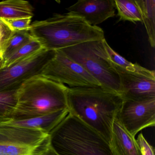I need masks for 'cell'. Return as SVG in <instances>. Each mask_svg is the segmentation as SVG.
<instances>
[{"label": "cell", "instance_id": "obj_4", "mask_svg": "<svg viewBox=\"0 0 155 155\" xmlns=\"http://www.w3.org/2000/svg\"><path fill=\"white\" fill-rule=\"evenodd\" d=\"M49 142L58 155H114L108 141L69 112L50 133Z\"/></svg>", "mask_w": 155, "mask_h": 155}, {"label": "cell", "instance_id": "obj_17", "mask_svg": "<svg viewBox=\"0 0 155 155\" xmlns=\"http://www.w3.org/2000/svg\"><path fill=\"white\" fill-rule=\"evenodd\" d=\"M43 48L40 42L32 38L18 49L3 58V68H8L18 61L28 58Z\"/></svg>", "mask_w": 155, "mask_h": 155}, {"label": "cell", "instance_id": "obj_24", "mask_svg": "<svg viewBox=\"0 0 155 155\" xmlns=\"http://www.w3.org/2000/svg\"><path fill=\"white\" fill-rule=\"evenodd\" d=\"M39 155H58L55 151L51 148L50 146H48L46 149L44 150Z\"/></svg>", "mask_w": 155, "mask_h": 155}, {"label": "cell", "instance_id": "obj_11", "mask_svg": "<svg viewBox=\"0 0 155 155\" xmlns=\"http://www.w3.org/2000/svg\"><path fill=\"white\" fill-rule=\"evenodd\" d=\"M114 0H79L67 8L69 13L82 18L92 26H97L115 16Z\"/></svg>", "mask_w": 155, "mask_h": 155}, {"label": "cell", "instance_id": "obj_5", "mask_svg": "<svg viewBox=\"0 0 155 155\" xmlns=\"http://www.w3.org/2000/svg\"><path fill=\"white\" fill-rule=\"evenodd\" d=\"M58 50L80 65L102 87L121 96L119 76L106 52L103 39L87 41Z\"/></svg>", "mask_w": 155, "mask_h": 155}, {"label": "cell", "instance_id": "obj_14", "mask_svg": "<svg viewBox=\"0 0 155 155\" xmlns=\"http://www.w3.org/2000/svg\"><path fill=\"white\" fill-rule=\"evenodd\" d=\"M34 8L30 2L23 0H7L0 2V18H31Z\"/></svg>", "mask_w": 155, "mask_h": 155}, {"label": "cell", "instance_id": "obj_20", "mask_svg": "<svg viewBox=\"0 0 155 155\" xmlns=\"http://www.w3.org/2000/svg\"><path fill=\"white\" fill-rule=\"evenodd\" d=\"M33 38L29 31H15L12 32L7 42L3 52V59L14 52L19 48Z\"/></svg>", "mask_w": 155, "mask_h": 155}, {"label": "cell", "instance_id": "obj_22", "mask_svg": "<svg viewBox=\"0 0 155 155\" xmlns=\"http://www.w3.org/2000/svg\"><path fill=\"white\" fill-rule=\"evenodd\" d=\"M140 155H155L154 149L146 140L142 133H140L136 139Z\"/></svg>", "mask_w": 155, "mask_h": 155}, {"label": "cell", "instance_id": "obj_8", "mask_svg": "<svg viewBox=\"0 0 155 155\" xmlns=\"http://www.w3.org/2000/svg\"><path fill=\"white\" fill-rule=\"evenodd\" d=\"M55 51L42 49L0 69V92L16 90L26 81L40 75L42 69L54 54Z\"/></svg>", "mask_w": 155, "mask_h": 155}, {"label": "cell", "instance_id": "obj_7", "mask_svg": "<svg viewBox=\"0 0 155 155\" xmlns=\"http://www.w3.org/2000/svg\"><path fill=\"white\" fill-rule=\"evenodd\" d=\"M40 75L59 83L68 84L70 87L101 86L82 67L60 50L55 51Z\"/></svg>", "mask_w": 155, "mask_h": 155}, {"label": "cell", "instance_id": "obj_9", "mask_svg": "<svg viewBox=\"0 0 155 155\" xmlns=\"http://www.w3.org/2000/svg\"><path fill=\"white\" fill-rule=\"evenodd\" d=\"M123 127L133 137L142 130L155 125V98L124 99L117 116Z\"/></svg>", "mask_w": 155, "mask_h": 155}, {"label": "cell", "instance_id": "obj_18", "mask_svg": "<svg viewBox=\"0 0 155 155\" xmlns=\"http://www.w3.org/2000/svg\"><path fill=\"white\" fill-rule=\"evenodd\" d=\"M119 21L142 22L141 15L135 0H114Z\"/></svg>", "mask_w": 155, "mask_h": 155}, {"label": "cell", "instance_id": "obj_23", "mask_svg": "<svg viewBox=\"0 0 155 155\" xmlns=\"http://www.w3.org/2000/svg\"><path fill=\"white\" fill-rule=\"evenodd\" d=\"M12 32L5 24L0 20V53L2 55L3 50Z\"/></svg>", "mask_w": 155, "mask_h": 155}, {"label": "cell", "instance_id": "obj_27", "mask_svg": "<svg viewBox=\"0 0 155 155\" xmlns=\"http://www.w3.org/2000/svg\"></svg>", "mask_w": 155, "mask_h": 155}, {"label": "cell", "instance_id": "obj_19", "mask_svg": "<svg viewBox=\"0 0 155 155\" xmlns=\"http://www.w3.org/2000/svg\"><path fill=\"white\" fill-rule=\"evenodd\" d=\"M18 91L0 92V124L12 120L18 101Z\"/></svg>", "mask_w": 155, "mask_h": 155}, {"label": "cell", "instance_id": "obj_10", "mask_svg": "<svg viewBox=\"0 0 155 155\" xmlns=\"http://www.w3.org/2000/svg\"><path fill=\"white\" fill-rule=\"evenodd\" d=\"M112 63L119 76L121 96L124 99L140 100L155 98V78L130 72Z\"/></svg>", "mask_w": 155, "mask_h": 155}, {"label": "cell", "instance_id": "obj_16", "mask_svg": "<svg viewBox=\"0 0 155 155\" xmlns=\"http://www.w3.org/2000/svg\"><path fill=\"white\" fill-rule=\"evenodd\" d=\"M103 43L109 58L115 65L130 72L155 78V71L150 70L141 67L137 63H133L127 60L126 58L118 54L114 50L112 49L108 45L105 38L103 39Z\"/></svg>", "mask_w": 155, "mask_h": 155}, {"label": "cell", "instance_id": "obj_12", "mask_svg": "<svg viewBox=\"0 0 155 155\" xmlns=\"http://www.w3.org/2000/svg\"><path fill=\"white\" fill-rule=\"evenodd\" d=\"M110 145L114 155H140L135 137L123 127L117 117L113 123Z\"/></svg>", "mask_w": 155, "mask_h": 155}, {"label": "cell", "instance_id": "obj_25", "mask_svg": "<svg viewBox=\"0 0 155 155\" xmlns=\"http://www.w3.org/2000/svg\"><path fill=\"white\" fill-rule=\"evenodd\" d=\"M3 59L2 56L0 55V69L3 68Z\"/></svg>", "mask_w": 155, "mask_h": 155}, {"label": "cell", "instance_id": "obj_15", "mask_svg": "<svg viewBox=\"0 0 155 155\" xmlns=\"http://www.w3.org/2000/svg\"><path fill=\"white\" fill-rule=\"evenodd\" d=\"M146 28L149 41L152 48L155 46V0H135Z\"/></svg>", "mask_w": 155, "mask_h": 155}, {"label": "cell", "instance_id": "obj_21", "mask_svg": "<svg viewBox=\"0 0 155 155\" xmlns=\"http://www.w3.org/2000/svg\"><path fill=\"white\" fill-rule=\"evenodd\" d=\"M31 18H0L12 32L20 31H29Z\"/></svg>", "mask_w": 155, "mask_h": 155}, {"label": "cell", "instance_id": "obj_6", "mask_svg": "<svg viewBox=\"0 0 155 155\" xmlns=\"http://www.w3.org/2000/svg\"><path fill=\"white\" fill-rule=\"evenodd\" d=\"M49 145V134L41 130L0 124V155H39Z\"/></svg>", "mask_w": 155, "mask_h": 155}, {"label": "cell", "instance_id": "obj_26", "mask_svg": "<svg viewBox=\"0 0 155 155\" xmlns=\"http://www.w3.org/2000/svg\"><path fill=\"white\" fill-rule=\"evenodd\" d=\"M0 55H1V56H2V54H1V53H0ZM2 58H3V57H2Z\"/></svg>", "mask_w": 155, "mask_h": 155}, {"label": "cell", "instance_id": "obj_13", "mask_svg": "<svg viewBox=\"0 0 155 155\" xmlns=\"http://www.w3.org/2000/svg\"><path fill=\"white\" fill-rule=\"evenodd\" d=\"M69 112L68 110H65L24 120H12L3 124L35 129L49 134Z\"/></svg>", "mask_w": 155, "mask_h": 155}, {"label": "cell", "instance_id": "obj_2", "mask_svg": "<svg viewBox=\"0 0 155 155\" xmlns=\"http://www.w3.org/2000/svg\"><path fill=\"white\" fill-rule=\"evenodd\" d=\"M29 32L47 50L56 51L77 44L105 38L101 28L92 26L82 18L68 13L31 24Z\"/></svg>", "mask_w": 155, "mask_h": 155}, {"label": "cell", "instance_id": "obj_3", "mask_svg": "<svg viewBox=\"0 0 155 155\" xmlns=\"http://www.w3.org/2000/svg\"><path fill=\"white\" fill-rule=\"evenodd\" d=\"M68 89L65 84L41 75L29 79L18 89L12 120H24L68 110Z\"/></svg>", "mask_w": 155, "mask_h": 155}, {"label": "cell", "instance_id": "obj_1", "mask_svg": "<svg viewBox=\"0 0 155 155\" xmlns=\"http://www.w3.org/2000/svg\"><path fill=\"white\" fill-rule=\"evenodd\" d=\"M67 101L70 113L110 143L113 123L124 101L121 95L101 86L68 87Z\"/></svg>", "mask_w": 155, "mask_h": 155}]
</instances>
